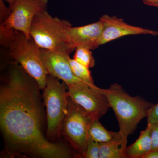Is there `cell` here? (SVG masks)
I'll list each match as a JSON object with an SVG mask.
<instances>
[{
	"mask_svg": "<svg viewBox=\"0 0 158 158\" xmlns=\"http://www.w3.org/2000/svg\"><path fill=\"white\" fill-rule=\"evenodd\" d=\"M88 138L99 143H106L125 138L119 131L113 132L108 131L103 126L99 119H94L91 123L88 131Z\"/></svg>",
	"mask_w": 158,
	"mask_h": 158,
	"instance_id": "5bb4252c",
	"label": "cell"
},
{
	"mask_svg": "<svg viewBox=\"0 0 158 158\" xmlns=\"http://www.w3.org/2000/svg\"><path fill=\"white\" fill-rule=\"evenodd\" d=\"M75 51L73 59L77 62L89 69L94 67L95 60L91 50L83 47H78Z\"/></svg>",
	"mask_w": 158,
	"mask_h": 158,
	"instance_id": "2e32d148",
	"label": "cell"
},
{
	"mask_svg": "<svg viewBox=\"0 0 158 158\" xmlns=\"http://www.w3.org/2000/svg\"><path fill=\"white\" fill-rule=\"evenodd\" d=\"M102 23L100 20L81 26H72L68 29V37L71 45L75 50L78 47L89 49H95L100 46V39L102 31Z\"/></svg>",
	"mask_w": 158,
	"mask_h": 158,
	"instance_id": "8fae6325",
	"label": "cell"
},
{
	"mask_svg": "<svg viewBox=\"0 0 158 158\" xmlns=\"http://www.w3.org/2000/svg\"><path fill=\"white\" fill-rule=\"evenodd\" d=\"M110 104L115 113L119 126V132L125 138L135 132L138 124L147 118L154 104L141 96H132L117 83L103 89Z\"/></svg>",
	"mask_w": 158,
	"mask_h": 158,
	"instance_id": "7a4b0ae2",
	"label": "cell"
},
{
	"mask_svg": "<svg viewBox=\"0 0 158 158\" xmlns=\"http://www.w3.org/2000/svg\"><path fill=\"white\" fill-rule=\"evenodd\" d=\"M145 5L158 8V0H142Z\"/></svg>",
	"mask_w": 158,
	"mask_h": 158,
	"instance_id": "603a6c76",
	"label": "cell"
},
{
	"mask_svg": "<svg viewBox=\"0 0 158 158\" xmlns=\"http://www.w3.org/2000/svg\"><path fill=\"white\" fill-rule=\"evenodd\" d=\"M147 123L153 124L158 122V103L150 110L147 117Z\"/></svg>",
	"mask_w": 158,
	"mask_h": 158,
	"instance_id": "ffe728a7",
	"label": "cell"
},
{
	"mask_svg": "<svg viewBox=\"0 0 158 158\" xmlns=\"http://www.w3.org/2000/svg\"><path fill=\"white\" fill-rule=\"evenodd\" d=\"M40 54L48 74L62 80L68 87L74 85H89L74 75L69 62V55L43 49H40Z\"/></svg>",
	"mask_w": 158,
	"mask_h": 158,
	"instance_id": "30bf717a",
	"label": "cell"
},
{
	"mask_svg": "<svg viewBox=\"0 0 158 158\" xmlns=\"http://www.w3.org/2000/svg\"><path fill=\"white\" fill-rule=\"evenodd\" d=\"M151 124L147 123L146 128L141 131L138 139L127 147V154L129 158H142L152 149L150 131Z\"/></svg>",
	"mask_w": 158,
	"mask_h": 158,
	"instance_id": "7c38bea8",
	"label": "cell"
},
{
	"mask_svg": "<svg viewBox=\"0 0 158 158\" xmlns=\"http://www.w3.org/2000/svg\"><path fill=\"white\" fill-rule=\"evenodd\" d=\"M15 36V31L3 24L0 26V43L3 47L9 48Z\"/></svg>",
	"mask_w": 158,
	"mask_h": 158,
	"instance_id": "e0dca14e",
	"label": "cell"
},
{
	"mask_svg": "<svg viewBox=\"0 0 158 158\" xmlns=\"http://www.w3.org/2000/svg\"><path fill=\"white\" fill-rule=\"evenodd\" d=\"M9 48L15 62L35 80L40 90H43L48 73L43 62L40 48L32 38L29 39L22 32L15 31V36Z\"/></svg>",
	"mask_w": 158,
	"mask_h": 158,
	"instance_id": "5b68a950",
	"label": "cell"
},
{
	"mask_svg": "<svg viewBox=\"0 0 158 158\" xmlns=\"http://www.w3.org/2000/svg\"><path fill=\"white\" fill-rule=\"evenodd\" d=\"M59 80L48 74L43 94L46 110L47 136L52 140L61 135L62 123L68 110V87Z\"/></svg>",
	"mask_w": 158,
	"mask_h": 158,
	"instance_id": "277c9868",
	"label": "cell"
},
{
	"mask_svg": "<svg viewBox=\"0 0 158 158\" xmlns=\"http://www.w3.org/2000/svg\"><path fill=\"white\" fill-rule=\"evenodd\" d=\"M69 62L74 75L91 86H95L89 68L80 64L74 59L69 58Z\"/></svg>",
	"mask_w": 158,
	"mask_h": 158,
	"instance_id": "9a60e30c",
	"label": "cell"
},
{
	"mask_svg": "<svg viewBox=\"0 0 158 158\" xmlns=\"http://www.w3.org/2000/svg\"><path fill=\"white\" fill-rule=\"evenodd\" d=\"M48 3V0H15L9 6V17L1 24L22 32L30 39L33 19L37 14L46 11Z\"/></svg>",
	"mask_w": 158,
	"mask_h": 158,
	"instance_id": "52a82bcc",
	"label": "cell"
},
{
	"mask_svg": "<svg viewBox=\"0 0 158 158\" xmlns=\"http://www.w3.org/2000/svg\"><path fill=\"white\" fill-rule=\"evenodd\" d=\"M84 158H99V143L88 138V145Z\"/></svg>",
	"mask_w": 158,
	"mask_h": 158,
	"instance_id": "ac0fdd59",
	"label": "cell"
},
{
	"mask_svg": "<svg viewBox=\"0 0 158 158\" xmlns=\"http://www.w3.org/2000/svg\"><path fill=\"white\" fill-rule=\"evenodd\" d=\"M151 124L150 136L152 149L158 148V122Z\"/></svg>",
	"mask_w": 158,
	"mask_h": 158,
	"instance_id": "d6986e66",
	"label": "cell"
},
{
	"mask_svg": "<svg viewBox=\"0 0 158 158\" xmlns=\"http://www.w3.org/2000/svg\"><path fill=\"white\" fill-rule=\"evenodd\" d=\"M142 158H158V148L152 149Z\"/></svg>",
	"mask_w": 158,
	"mask_h": 158,
	"instance_id": "7402d4cb",
	"label": "cell"
},
{
	"mask_svg": "<svg viewBox=\"0 0 158 158\" xmlns=\"http://www.w3.org/2000/svg\"><path fill=\"white\" fill-rule=\"evenodd\" d=\"M37 83L15 62L0 89V126L5 152L10 157L68 158L61 144L51 142L43 132V110Z\"/></svg>",
	"mask_w": 158,
	"mask_h": 158,
	"instance_id": "6da1fadb",
	"label": "cell"
},
{
	"mask_svg": "<svg viewBox=\"0 0 158 158\" xmlns=\"http://www.w3.org/2000/svg\"><path fill=\"white\" fill-rule=\"evenodd\" d=\"M94 119L79 105L69 98L68 110L62 123L61 135L76 152L78 157L84 158L88 140V131Z\"/></svg>",
	"mask_w": 158,
	"mask_h": 158,
	"instance_id": "8992f818",
	"label": "cell"
},
{
	"mask_svg": "<svg viewBox=\"0 0 158 158\" xmlns=\"http://www.w3.org/2000/svg\"><path fill=\"white\" fill-rule=\"evenodd\" d=\"M71 27L68 21L52 17L46 10L34 18L30 34L40 49L69 56L75 50L71 45L67 34Z\"/></svg>",
	"mask_w": 158,
	"mask_h": 158,
	"instance_id": "3957f363",
	"label": "cell"
},
{
	"mask_svg": "<svg viewBox=\"0 0 158 158\" xmlns=\"http://www.w3.org/2000/svg\"><path fill=\"white\" fill-rule=\"evenodd\" d=\"M4 0H0V22L2 23L8 17L11 13V9L8 8L5 5Z\"/></svg>",
	"mask_w": 158,
	"mask_h": 158,
	"instance_id": "44dd1931",
	"label": "cell"
},
{
	"mask_svg": "<svg viewBox=\"0 0 158 158\" xmlns=\"http://www.w3.org/2000/svg\"><path fill=\"white\" fill-rule=\"evenodd\" d=\"M127 138L99 143V158H127Z\"/></svg>",
	"mask_w": 158,
	"mask_h": 158,
	"instance_id": "4fadbf2b",
	"label": "cell"
},
{
	"mask_svg": "<svg viewBox=\"0 0 158 158\" xmlns=\"http://www.w3.org/2000/svg\"><path fill=\"white\" fill-rule=\"evenodd\" d=\"M102 23V31L99 40V46L129 35H150L158 36V31L131 25L122 19L107 14L102 15L99 19Z\"/></svg>",
	"mask_w": 158,
	"mask_h": 158,
	"instance_id": "9c48e42d",
	"label": "cell"
},
{
	"mask_svg": "<svg viewBox=\"0 0 158 158\" xmlns=\"http://www.w3.org/2000/svg\"><path fill=\"white\" fill-rule=\"evenodd\" d=\"M71 99L85 109L94 119H99L110 108L103 89L96 86L74 85L68 87Z\"/></svg>",
	"mask_w": 158,
	"mask_h": 158,
	"instance_id": "ba28073f",
	"label": "cell"
},
{
	"mask_svg": "<svg viewBox=\"0 0 158 158\" xmlns=\"http://www.w3.org/2000/svg\"><path fill=\"white\" fill-rule=\"evenodd\" d=\"M4 1H6L9 4V6H10L15 0H4Z\"/></svg>",
	"mask_w": 158,
	"mask_h": 158,
	"instance_id": "cb8c5ba5",
	"label": "cell"
}]
</instances>
